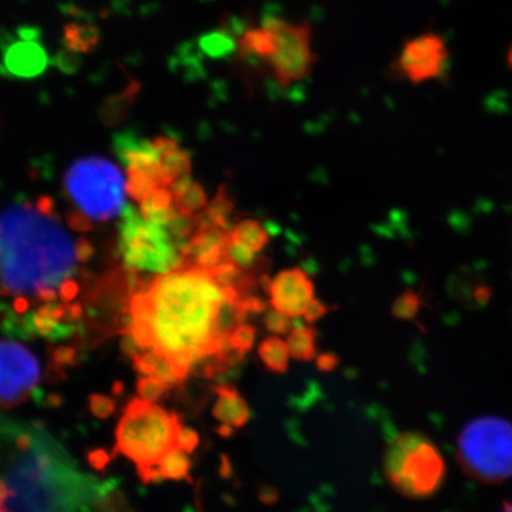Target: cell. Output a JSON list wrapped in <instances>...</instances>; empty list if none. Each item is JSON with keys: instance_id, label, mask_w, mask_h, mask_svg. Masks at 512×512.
Wrapping results in <instances>:
<instances>
[{"instance_id": "cell-36", "label": "cell", "mask_w": 512, "mask_h": 512, "mask_svg": "<svg viewBox=\"0 0 512 512\" xmlns=\"http://www.w3.org/2000/svg\"><path fill=\"white\" fill-rule=\"evenodd\" d=\"M89 460L90 463H92V466L101 468L106 466L107 461H109V457H107V454L104 453V451L97 450L90 454Z\"/></svg>"}, {"instance_id": "cell-23", "label": "cell", "mask_w": 512, "mask_h": 512, "mask_svg": "<svg viewBox=\"0 0 512 512\" xmlns=\"http://www.w3.org/2000/svg\"><path fill=\"white\" fill-rule=\"evenodd\" d=\"M316 330L313 328H299L292 329L289 332L288 345L289 353L293 359L301 360V362H309L316 356Z\"/></svg>"}, {"instance_id": "cell-31", "label": "cell", "mask_w": 512, "mask_h": 512, "mask_svg": "<svg viewBox=\"0 0 512 512\" xmlns=\"http://www.w3.org/2000/svg\"><path fill=\"white\" fill-rule=\"evenodd\" d=\"M200 444V437L195 433L194 430L187 429V427L181 426L177 436V447L184 450L185 453H192L195 448Z\"/></svg>"}, {"instance_id": "cell-40", "label": "cell", "mask_w": 512, "mask_h": 512, "mask_svg": "<svg viewBox=\"0 0 512 512\" xmlns=\"http://www.w3.org/2000/svg\"><path fill=\"white\" fill-rule=\"evenodd\" d=\"M0 512H6V511H2V510H0Z\"/></svg>"}, {"instance_id": "cell-25", "label": "cell", "mask_w": 512, "mask_h": 512, "mask_svg": "<svg viewBox=\"0 0 512 512\" xmlns=\"http://www.w3.org/2000/svg\"><path fill=\"white\" fill-rule=\"evenodd\" d=\"M232 211H234V201L231 200L228 192L225 191V187H221L217 197L214 198V201L205 210V217L212 224L224 229V231H228L229 218H231Z\"/></svg>"}, {"instance_id": "cell-10", "label": "cell", "mask_w": 512, "mask_h": 512, "mask_svg": "<svg viewBox=\"0 0 512 512\" xmlns=\"http://www.w3.org/2000/svg\"><path fill=\"white\" fill-rule=\"evenodd\" d=\"M40 379L39 360L28 348L12 340H0V409L25 403Z\"/></svg>"}, {"instance_id": "cell-1", "label": "cell", "mask_w": 512, "mask_h": 512, "mask_svg": "<svg viewBox=\"0 0 512 512\" xmlns=\"http://www.w3.org/2000/svg\"><path fill=\"white\" fill-rule=\"evenodd\" d=\"M52 198L0 208V319L29 338L40 309L64 305L62 291L77 272V244L56 218ZM70 306V305H66Z\"/></svg>"}, {"instance_id": "cell-13", "label": "cell", "mask_w": 512, "mask_h": 512, "mask_svg": "<svg viewBox=\"0 0 512 512\" xmlns=\"http://www.w3.org/2000/svg\"><path fill=\"white\" fill-rule=\"evenodd\" d=\"M229 244L231 239L228 231L200 218L194 234L181 245L185 266H197L205 271L217 268L222 262L228 261Z\"/></svg>"}, {"instance_id": "cell-20", "label": "cell", "mask_w": 512, "mask_h": 512, "mask_svg": "<svg viewBox=\"0 0 512 512\" xmlns=\"http://www.w3.org/2000/svg\"><path fill=\"white\" fill-rule=\"evenodd\" d=\"M171 190L174 192L175 208L181 215L195 217L198 212L207 210V192L190 178L175 184Z\"/></svg>"}, {"instance_id": "cell-5", "label": "cell", "mask_w": 512, "mask_h": 512, "mask_svg": "<svg viewBox=\"0 0 512 512\" xmlns=\"http://www.w3.org/2000/svg\"><path fill=\"white\" fill-rule=\"evenodd\" d=\"M457 460L464 473L484 484L512 477V424L500 417L468 423L457 441Z\"/></svg>"}, {"instance_id": "cell-2", "label": "cell", "mask_w": 512, "mask_h": 512, "mask_svg": "<svg viewBox=\"0 0 512 512\" xmlns=\"http://www.w3.org/2000/svg\"><path fill=\"white\" fill-rule=\"evenodd\" d=\"M245 296L221 286L210 271L183 266L160 275L131 302V336L141 349H156L191 370L207 356H217L229 342L221 319L229 302Z\"/></svg>"}, {"instance_id": "cell-32", "label": "cell", "mask_w": 512, "mask_h": 512, "mask_svg": "<svg viewBox=\"0 0 512 512\" xmlns=\"http://www.w3.org/2000/svg\"><path fill=\"white\" fill-rule=\"evenodd\" d=\"M328 311V306H326L325 303L313 299L311 305H309L308 309H306L303 318H305L306 322L312 323L315 322V320L322 318V316H325Z\"/></svg>"}, {"instance_id": "cell-22", "label": "cell", "mask_w": 512, "mask_h": 512, "mask_svg": "<svg viewBox=\"0 0 512 512\" xmlns=\"http://www.w3.org/2000/svg\"><path fill=\"white\" fill-rule=\"evenodd\" d=\"M259 357H261L264 365L268 367L271 372L284 375L288 370L289 353L288 345L281 338H266L258 348Z\"/></svg>"}, {"instance_id": "cell-29", "label": "cell", "mask_w": 512, "mask_h": 512, "mask_svg": "<svg viewBox=\"0 0 512 512\" xmlns=\"http://www.w3.org/2000/svg\"><path fill=\"white\" fill-rule=\"evenodd\" d=\"M292 318L284 315L279 311H269L265 316V326L271 332L278 333V335H286L292 330Z\"/></svg>"}, {"instance_id": "cell-12", "label": "cell", "mask_w": 512, "mask_h": 512, "mask_svg": "<svg viewBox=\"0 0 512 512\" xmlns=\"http://www.w3.org/2000/svg\"><path fill=\"white\" fill-rule=\"evenodd\" d=\"M266 291L271 296V305L289 318H301L315 299L311 278L301 268L286 269L275 276Z\"/></svg>"}, {"instance_id": "cell-24", "label": "cell", "mask_w": 512, "mask_h": 512, "mask_svg": "<svg viewBox=\"0 0 512 512\" xmlns=\"http://www.w3.org/2000/svg\"><path fill=\"white\" fill-rule=\"evenodd\" d=\"M191 460L188 453L175 447L168 451L158 464L161 478L167 480H190Z\"/></svg>"}, {"instance_id": "cell-34", "label": "cell", "mask_w": 512, "mask_h": 512, "mask_svg": "<svg viewBox=\"0 0 512 512\" xmlns=\"http://www.w3.org/2000/svg\"><path fill=\"white\" fill-rule=\"evenodd\" d=\"M93 255V247L86 239H80L77 242V256H79L80 262H87Z\"/></svg>"}, {"instance_id": "cell-30", "label": "cell", "mask_w": 512, "mask_h": 512, "mask_svg": "<svg viewBox=\"0 0 512 512\" xmlns=\"http://www.w3.org/2000/svg\"><path fill=\"white\" fill-rule=\"evenodd\" d=\"M114 409H116V404L110 397L103 396V394H93L90 397V410L99 419H107L113 414Z\"/></svg>"}, {"instance_id": "cell-21", "label": "cell", "mask_w": 512, "mask_h": 512, "mask_svg": "<svg viewBox=\"0 0 512 512\" xmlns=\"http://www.w3.org/2000/svg\"><path fill=\"white\" fill-rule=\"evenodd\" d=\"M100 39V29L93 23L72 22L64 26V46L70 53H92L99 46Z\"/></svg>"}, {"instance_id": "cell-38", "label": "cell", "mask_w": 512, "mask_h": 512, "mask_svg": "<svg viewBox=\"0 0 512 512\" xmlns=\"http://www.w3.org/2000/svg\"><path fill=\"white\" fill-rule=\"evenodd\" d=\"M505 63H507L508 69L512 70V43L505 53Z\"/></svg>"}, {"instance_id": "cell-19", "label": "cell", "mask_w": 512, "mask_h": 512, "mask_svg": "<svg viewBox=\"0 0 512 512\" xmlns=\"http://www.w3.org/2000/svg\"><path fill=\"white\" fill-rule=\"evenodd\" d=\"M141 215L147 221L167 227L178 215L174 192L170 187H158L141 201Z\"/></svg>"}, {"instance_id": "cell-9", "label": "cell", "mask_w": 512, "mask_h": 512, "mask_svg": "<svg viewBox=\"0 0 512 512\" xmlns=\"http://www.w3.org/2000/svg\"><path fill=\"white\" fill-rule=\"evenodd\" d=\"M450 60L451 53L444 36L436 30H427L409 37L400 46L396 59L390 64V73L396 79L420 86L443 80Z\"/></svg>"}, {"instance_id": "cell-6", "label": "cell", "mask_w": 512, "mask_h": 512, "mask_svg": "<svg viewBox=\"0 0 512 512\" xmlns=\"http://www.w3.org/2000/svg\"><path fill=\"white\" fill-rule=\"evenodd\" d=\"M67 194L90 220L109 221L126 208V181L106 158L76 161L64 177Z\"/></svg>"}, {"instance_id": "cell-39", "label": "cell", "mask_w": 512, "mask_h": 512, "mask_svg": "<svg viewBox=\"0 0 512 512\" xmlns=\"http://www.w3.org/2000/svg\"><path fill=\"white\" fill-rule=\"evenodd\" d=\"M501 512H512V504H505L504 510Z\"/></svg>"}, {"instance_id": "cell-8", "label": "cell", "mask_w": 512, "mask_h": 512, "mask_svg": "<svg viewBox=\"0 0 512 512\" xmlns=\"http://www.w3.org/2000/svg\"><path fill=\"white\" fill-rule=\"evenodd\" d=\"M265 22L272 30V50L265 66L271 70L275 83L281 89H289L308 79L318 59L313 52L311 26L279 16H268Z\"/></svg>"}, {"instance_id": "cell-4", "label": "cell", "mask_w": 512, "mask_h": 512, "mask_svg": "<svg viewBox=\"0 0 512 512\" xmlns=\"http://www.w3.org/2000/svg\"><path fill=\"white\" fill-rule=\"evenodd\" d=\"M387 483L410 500L433 497L443 487L446 461L424 434H399L387 447L383 461Z\"/></svg>"}, {"instance_id": "cell-17", "label": "cell", "mask_w": 512, "mask_h": 512, "mask_svg": "<svg viewBox=\"0 0 512 512\" xmlns=\"http://www.w3.org/2000/svg\"><path fill=\"white\" fill-rule=\"evenodd\" d=\"M134 366H136L140 375L157 377V379L170 384L171 387L183 383L187 379L188 373H190V370L177 365L173 359L156 349L137 353L134 356Z\"/></svg>"}, {"instance_id": "cell-28", "label": "cell", "mask_w": 512, "mask_h": 512, "mask_svg": "<svg viewBox=\"0 0 512 512\" xmlns=\"http://www.w3.org/2000/svg\"><path fill=\"white\" fill-rule=\"evenodd\" d=\"M202 45H204L205 52L210 53L211 56H222L234 49L235 42L227 33H214V35L205 37Z\"/></svg>"}, {"instance_id": "cell-33", "label": "cell", "mask_w": 512, "mask_h": 512, "mask_svg": "<svg viewBox=\"0 0 512 512\" xmlns=\"http://www.w3.org/2000/svg\"><path fill=\"white\" fill-rule=\"evenodd\" d=\"M70 227L77 229V231H90L93 224L87 215H84L82 211H74L69 217Z\"/></svg>"}, {"instance_id": "cell-26", "label": "cell", "mask_w": 512, "mask_h": 512, "mask_svg": "<svg viewBox=\"0 0 512 512\" xmlns=\"http://www.w3.org/2000/svg\"><path fill=\"white\" fill-rule=\"evenodd\" d=\"M170 384L157 379V377L141 376L137 383V392L140 399L154 403L170 390Z\"/></svg>"}, {"instance_id": "cell-3", "label": "cell", "mask_w": 512, "mask_h": 512, "mask_svg": "<svg viewBox=\"0 0 512 512\" xmlns=\"http://www.w3.org/2000/svg\"><path fill=\"white\" fill-rule=\"evenodd\" d=\"M181 426L177 414L147 400H131L117 427L116 451L136 464L144 483H153L161 478L158 464L177 447Z\"/></svg>"}, {"instance_id": "cell-37", "label": "cell", "mask_w": 512, "mask_h": 512, "mask_svg": "<svg viewBox=\"0 0 512 512\" xmlns=\"http://www.w3.org/2000/svg\"><path fill=\"white\" fill-rule=\"evenodd\" d=\"M13 495H15V493H13L12 488L0 478V507H5L6 501L12 498Z\"/></svg>"}, {"instance_id": "cell-14", "label": "cell", "mask_w": 512, "mask_h": 512, "mask_svg": "<svg viewBox=\"0 0 512 512\" xmlns=\"http://www.w3.org/2000/svg\"><path fill=\"white\" fill-rule=\"evenodd\" d=\"M36 37L35 30L28 33V29H23L20 39L10 43L5 50L3 62L13 76L33 79L45 72L47 53L45 47L37 42Z\"/></svg>"}, {"instance_id": "cell-27", "label": "cell", "mask_w": 512, "mask_h": 512, "mask_svg": "<svg viewBox=\"0 0 512 512\" xmlns=\"http://www.w3.org/2000/svg\"><path fill=\"white\" fill-rule=\"evenodd\" d=\"M255 342V328H252L251 325H245V323H241L237 328L232 330L231 335H229V343H231V348L237 350V352L241 353V355H245L249 350L252 349Z\"/></svg>"}, {"instance_id": "cell-15", "label": "cell", "mask_w": 512, "mask_h": 512, "mask_svg": "<svg viewBox=\"0 0 512 512\" xmlns=\"http://www.w3.org/2000/svg\"><path fill=\"white\" fill-rule=\"evenodd\" d=\"M228 256L232 262L248 269L254 264L255 255L259 254L269 242L268 231L259 221L247 220L242 221L237 227L229 232Z\"/></svg>"}, {"instance_id": "cell-7", "label": "cell", "mask_w": 512, "mask_h": 512, "mask_svg": "<svg viewBox=\"0 0 512 512\" xmlns=\"http://www.w3.org/2000/svg\"><path fill=\"white\" fill-rule=\"evenodd\" d=\"M164 225L147 221L133 207L123 211L120 249L130 269L168 274L185 266L181 245Z\"/></svg>"}, {"instance_id": "cell-11", "label": "cell", "mask_w": 512, "mask_h": 512, "mask_svg": "<svg viewBox=\"0 0 512 512\" xmlns=\"http://www.w3.org/2000/svg\"><path fill=\"white\" fill-rule=\"evenodd\" d=\"M116 151L127 171L126 191L141 202L161 187L160 153L153 140L121 136L116 138Z\"/></svg>"}, {"instance_id": "cell-35", "label": "cell", "mask_w": 512, "mask_h": 512, "mask_svg": "<svg viewBox=\"0 0 512 512\" xmlns=\"http://www.w3.org/2000/svg\"><path fill=\"white\" fill-rule=\"evenodd\" d=\"M336 365H338V360H336L335 356H333V355L319 356L318 367L320 370H325V372H329V370H332L333 367H336Z\"/></svg>"}, {"instance_id": "cell-16", "label": "cell", "mask_w": 512, "mask_h": 512, "mask_svg": "<svg viewBox=\"0 0 512 512\" xmlns=\"http://www.w3.org/2000/svg\"><path fill=\"white\" fill-rule=\"evenodd\" d=\"M160 153L161 187H174L175 184L190 178L191 156L180 147L174 138L158 136L153 140Z\"/></svg>"}, {"instance_id": "cell-18", "label": "cell", "mask_w": 512, "mask_h": 512, "mask_svg": "<svg viewBox=\"0 0 512 512\" xmlns=\"http://www.w3.org/2000/svg\"><path fill=\"white\" fill-rule=\"evenodd\" d=\"M215 392L218 396L214 407L215 419L234 429L244 427L251 417V412L238 390L231 386H220Z\"/></svg>"}]
</instances>
